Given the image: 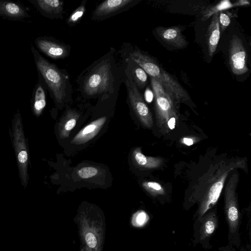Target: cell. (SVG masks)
<instances>
[{
	"instance_id": "cell-22",
	"label": "cell",
	"mask_w": 251,
	"mask_h": 251,
	"mask_svg": "<svg viewBox=\"0 0 251 251\" xmlns=\"http://www.w3.org/2000/svg\"><path fill=\"white\" fill-rule=\"evenodd\" d=\"M144 187L156 192H160L162 190L161 186L155 182H148L144 184Z\"/></svg>"
},
{
	"instance_id": "cell-18",
	"label": "cell",
	"mask_w": 251,
	"mask_h": 251,
	"mask_svg": "<svg viewBox=\"0 0 251 251\" xmlns=\"http://www.w3.org/2000/svg\"><path fill=\"white\" fill-rule=\"evenodd\" d=\"M133 156L137 164L141 167L153 168L157 166V161L155 158L145 156L139 149L133 151Z\"/></svg>"
},
{
	"instance_id": "cell-20",
	"label": "cell",
	"mask_w": 251,
	"mask_h": 251,
	"mask_svg": "<svg viewBox=\"0 0 251 251\" xmlns=\"http://www.w3.org/2000/svg\"><path fill=\"white\" fill-rule=\"evenodd\" d=\"M219 21L222 31H224L230 23V19L229 16L222 12L220 13V16H219Z\"/></svg>"
},
{
	"instance_id": "cell-17",
	"label": "cell",
	"mask_w": 251,
	"mask_h": 251,
	"mask_svg": "<svg viewBox=\"0 0 251 251\" xmlns=\"http://www.w3.org/2000/svg\"><path fill=\"white\" fill-rule=\"evenodd\" d=\"M87 2V0H83L72 12L66 20V24L69 26H74L80 21L86 12Z\"/></svg>"
},
{
	"instance_id": "cell-24",
	"label": "cell",
	"mask_w": 251,
	"mask_h": 251,
	"mask_svg": "<svg viewBox=\"0 0 251 251\" xmlns=\"http://www.w3.org/2000/svg\"><path fill=\"white\" fill-rule=\"evenodd\" d=\"M76 119L74 118L69 119L64 126L66 131L69 132L74 128L76 125Z\"/></svg>"
},
{
	"instance_id": "cell-2",
	"label": "cell",
	"mask_w": 251,
	"mask_h": 251,
	"mask_svg": "<svg viewBox=\"0 0 251 251\" xmlns=\"http://www.w3.org/2000/svg\"><path fill=\"white\" fill-rule=\"evenodd\" d=\"M118 52L121 58L131 59L150 77L157 80L175 99L179 100L188 99L189 95L182 86L159 66L152 57L137 46L129 42H125Z\"/></svg>"
},
{
	"instance_id": "cell-4",
	"label": "cell",
	"mask_w": 251,
	"mask_h": 251,
	"mask_svg": "<svg viewBox=\"0 0 251 251\" xmlns=\"http://www.w3.org/2000/svg\"><path fill=\"white\" fill-rule=\"evenodd\" d=\"M9 133L15 152L21 184L25 189L27 186L29 180V155L28 143L19 112H17L13 116Z\"/></svg>"
},
{
	"instance_id": "cell-13",
	"label": "cell",
	"mask_w": 251,
	"mask_h": 251,
	"mask_svg": "<svg viewBox=\"0 0 251 251\" xmlns=\"http://www.w3.org/2000/svg\"><path fill=\"white\" fill-rule=\"evenodd\" d=\"M220 27L218 13H215L206 32V43L209 56H212L215 52L220 39Z\"/></svg>"
},
{
	"instance_id": "cell-5",
	"label": "cell",
	"mask_w": 251,
	"mask_h": 251,
	"mask_svg": "<svg viewBox=\"0 0 251 251\" xmlns=\"http://www.w3.org/2000/svg\"><path fill=\"white\" fill-rule=\"evenodd\" d=\"M124 67L123 83L126 88L127 102L131 110L141 122L146 126H150L152 122L150 110L146 104L141 92L134 83L129 72L124 66Z\"/></svg>"
},
{
	"instance_id": "cell-10",
	"label": "cell",
	"mask_w": 251,
	"mask_h": 251,
	"mask_svg": "<svg viewBox=\"0 0 251 251\" xmlns=\"http://www.w3.org/2000/svg\"><path fill=\"white\" fill-rule=\"evenodd\" d=\"M106 117H100L81 129L71 141L73 144H84L93 139L100 131L106 121Z\"/></svg>"
},
{
	"instance_id": "cell-3",
	"label": "cell",
	"mask_w": 251,
	"mask_h": 251,
	"mask_svg": "<svg viewBox=\"0 0 251 251\" xmlns=\"http://www.w3.org/2000/svg\"><path fill=\"white\" fill-rule=\"evenodd\" d=\"M31 49L39 76L56 105L62 106L69 102L73 89L69 73L45 59L32 46Z\"/></svg>"
},
{
	"instance_id": "cell-21",
	"label": "cell",
	"mask_w": 251,
	"mask_h": 251,
	"mask_svg": "<svg viewBox=\"0 0 251 251\" xmlns=\"http://www.w3.org/2000/svg\"><path fill=\"white\" fill-rule=\"evenodd\" d=\"M85 240L87 245L91 248H94L97 245V238L95 235L91 232L87 233L85 236Z\"/></svg>"
},
{
	"instance_id": "cell-6",
	"label": "cell",
	"mask_w": 251,
	"mask_h": 251,
	"mask_svg": "<svg viewBox=\"0 0 251 251\" xmlns=\"http://www.w3.org/2000/svg\"><path fill=\"white\" fill-rule=\"evenodd\" d=\"M139 2L138 0H106L98 4L91 13L93 21L105 20L128 10Z\"/></svg>"
},
{
	"instance_id": "cell-15",
	"label": "cell",
	"mask_w": 251,
	"mask_h": 251,
	"mask_svg": "<svg viewBox=\"0 0 251 251\" xmlns=\"http://www.w3.org/2000/svg\"><path fill=\"white\" fill-rule=\"evenodd\" d=\"M47 88L39 77V81L36 86L32 104V111L35 116L39 117L46 105Z\"/></svg>"
},
{
	"instance_id": "cell-11",
	"label": "cell",
	"mask_w": 251,
	"mask_h": 251,
	"mask_svg": "<svg viewBox=\"0 0 251 251\" xmlns=\"http://www.w3.org/2000/svg\"><path fill=\"white\" fill-rule=\"evenodd\" d=\"M156 32L165 42L172 46L180 48L187 44L186 40L178 27H158Z\"/></svg>"
},
{
	"instance_id": "cell-16",
	"label": "cell",
	"mask_w": 251,
	"mask_h": 251,
	"mask_svg": "<svg viewBox=\"0 0 251 251\" xmlns=\"http://www.w3.org/2000/svg\"><path fill=\"white\" fill-rule=\"evenodd\" d=\"M201 220L200 239L204 240L215 231L217 226V218L215 212H210L203 215Z\"/></svg>"
},
{
	"instance_id": "cell-19",
	"label": "cell",
	"mask_w": 251,
	"mask_h": 251,
	"mask_svg": "<svg viewBox=\"0 0 251 251\" xmlns=\"http://www.w3.org/2000/svg\"><path fill=\"white\" fill-rule=\"evenodd\" d=\"M98 171L97 168L93 167H85L79 169L77 174L82 178H89L96 176Z\"/></svg>"
},
{
	"instance_id": "cell-1",
	"label": "cell",
	"mask_w": 251,
	"mask_h": 251,
	"mask_svg": "<svg viewBox=\"0 0 251 251\" xmlns=\"http://www.w3.org/2000/svg\"><path fill=\"white\" fill-rule=\"evenodd\" d=\"M116 50H109L82 71L76 80L80 95L100 102L116 100L124 80V67L118 62Z\"/></svg>"
},
{
	"instance_id": "cell-9",
	"label": "cell",
	"mask_w": 251,
	"mask_h": 251,
	"mask_svg": "<svg viewBox=\"0 0 251 251\" xmlns=\"http://www.w3.org/2000/svg\"><path fill=\"white\" fill-rule=\"evenodd\" d=\"M32 3L42 15L51 19H62L64 14L63 0H32Z\"/></svg>"
},
{
	"instance_id": "cell-7",
	"label": "cell",
	"mask_w": 251,
	"mask_h": 251,
	"mask_svg": "<svg viewBox=\"0 0 251 251\" xmlns=\"http://www.w3.org/2000/svg\"><path fill=\"white\" fill-rule=\"evenodd\" d=\"M229 47V64L232 73L236 75L247 73V53L241 39L233 35Z\"/></svg>"
},
{
	"instance_id": "cell-26",
	"label": "cell",
	"mask_w": 251,
	"mask_h": 251,
	"mask_svg": "<svg viewBox=\"0 0 251 251\" xmlns=\"http://www.w3.org/2000/svg\"><path fill=\"white\" fill-rule=\"evenodd\" d=\"M176 119L172 117L168 122V125L171 129H173L175 127Z\"/></svg>"
},
{
	"instance_id": "cell-12",
	"label": "cell",
	"mask_w": 251,
	"mask_h": 251,
	"mask_svg": "<svg viewBox=\"0 0 251 251\" xmlns=\"http://www.w3.org/2000/svg\"><path fill=\"white\" fill-rule=\"evenodd\" d=\"M121 58L123 65L129 72L134 83L139 91L144 89L148 83L147 74L131 59L128 58Z\"/></svg>"
},
{
	"instance_id": "cell-25",
	"label": "cell",
	"mask_w": 251,
	"mask_h": 251,
	"mask_svg": "<svg viewBox=\"0 0 251 251\" xmlns=\"http://www.w3.org/2000/svg\"><path fill=\"white\" fill-rule=\"evenodd\" d=\"M153 97L154 96L152 90L147 87L144 93V98L146 101L150 103L152 101Z\"/></svg>"
},
{
	"instance_id": "cell-14",
	"label": "cell",
	"mask_w": 251,
	"mask_h": 251,
	"mask_svg": "<svg viewBox=\"0 0 251 251\" xmlns=\"http://www.w3.org/2000/svg\"><path fill=\"white\" fill-rule=\"evenodd\" d=\"M0 16L12 19H20L29 15L19 4L0 0Z\"/></svg>"
},
{
	"instance_id": "cell-23",
	"label": "cell",
	"mask_w": 251,
	"mask_h": 251,
	"mask_svg": "<svg viewBox=\"0 0 251 251\" xmlns=\"http://www.w3.org/2000/svg\"><path fill=\"white\" fill-rule=\"evenodd\" d=\"M136 218V221L137 224L142 225L147 221L148 215L144 211H141L138 213Z\"/></svg>"
},
{
	"instance_id": "cell-27",
	"label": "cell",
	"mask_w": 251,
	"mask_h": 251,
	"mask_svg": "<svg viewBox=\"0 0 251 251\" xmlns=\"http://www.w3.org/2000/svg\"><path fill=\"white\" fill-rule=\"evenodd\" d=\"M183 142L187 146H191L193 144V141L190 138H184L183 139Z\"/></svg>"
},
{
	"instance_id": "cell-8",
	"label": "cell",
	"mask_w": 251,
	"mask_h": 251,
	"mask_svg": "<svg viewBox=\"0 0 251 251\" xmlns=\"http://www.w3.org/2000/svg\"><path fill=\"white\" fill-rule=\"evenodd\" d=\"M35 43L40 51L53 59H65L70 54V46L53 38L40 37L35 39Z\"/></svg>"
}]
</instances>
